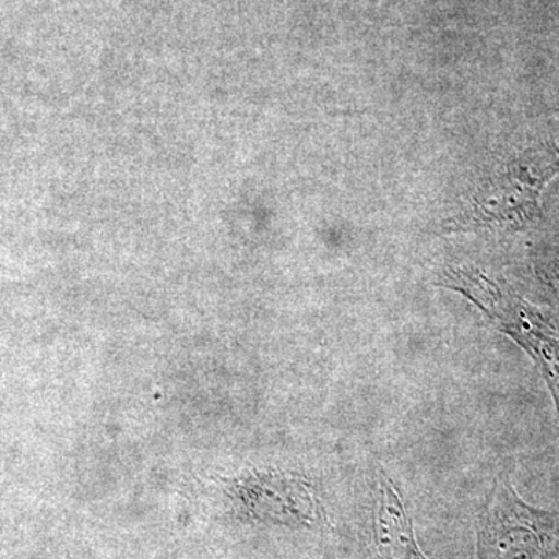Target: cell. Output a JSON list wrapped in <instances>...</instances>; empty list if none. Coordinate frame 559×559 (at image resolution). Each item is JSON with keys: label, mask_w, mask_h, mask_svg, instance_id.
<instances>
[{"label": "cell", "mask_w": 559, "mask_h": 559, "mask_svg": "<svg viewBox=\"0 0 559 559\" xmlns=\"http://www.w3.org/2000/svg\"><path fill=\"white\" fill-rule=\"evenodd\" d=\"M559 176V138L540 139L507 157L485 179L455 230L525 229L540 216V197Z\"/></svg>", "instance_id": "cell-1"}, {"label": "cell", "mask_w": 559, "mask_h": 559, "mask_svg": "<svg viewBox=\"0 0 559 559\" xmlns=\"http://www.w3.org/2000/svg\"><path fill=\"white\" fill-rule=\"evenodd\" d=\"M440 286L462 294L535 360L559 414V333L538 308L474 267L441 275Z\"/></svg>", "instance_id": "cell-2"}, {"label": "cell", "mask_w": 559, "mask_h": 559, "mask_svg": "<svg viewBox=\"0 0 559 559\" xmlns=\"http://www.w3.org/2000/svg\"><path fill=\"white\" fill-rule=\"evenodd\" d=\"M477 559H559L558 511L530 506L500 476L481 511Z\"/></svg>", "instance_id": "cell-3"}, {"label": "cell", "mask_w": 559, "mask_h": 559, "mask_svg": "<svg viewBox=\"0 0 559 559\" xmlns=\"http://www.w3.org/2000/svg\"><path fill=\"white\" fill-rule=\"evenodd\" d=\"M237 492L259 520L310 524L318 518V500L307 480L285 473L250 474L237 480Z\"/></svg>", "instance_id": "cell-4"}, {"label": "cell", "mask_w": 559, "mask_h": 559, "mask_svg": "<svg viewBox=\"0 0 559 559\" xmlns=\"http://www.w3.org/2000/svg\"><path fill=\"white\" fill-rule=\"evenodd\" d=\"M374 547L380 559H429L419 549L412 518L384 471L380 473V498L374 514Z\"/></svg>", "instance_id": "cell-5"}, {"label": "cell", "mask_w": 559, "mask_h": 559, "mask_svg": "<svg viewBox=\"0 0 559 559\" xmlns=\"http://www.w3.org/2000/svg\"><path fill=\"white\" fill-rule=\"evenodd\" d=\"M555 280H557L558 286H559V267L557 270V274H555Z\"/></svg>", "instance_id": "cell-6"}]
</instances>
